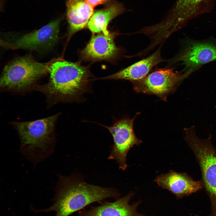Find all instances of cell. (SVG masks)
<instances>
[{"label": "cell", "mask_w": 216, "mask_h": 216, "mask_svg": "<svg viewBox=\"0 0 216 216\" xmlns=\"http://www.w3.org/2000/svg\"><path fill=\"white\" fill-rule=\"evenodd\" d=\"M118 196L113 188L89 184L74 176H60L54 204L42 211H55V216H69L91 203Z\"/></svg>", "instance_id": "6da1fadb"}, {"label": "cell", "mask_w": 216, "mask_h": 216, "mask_svg": "<svg viewBox=\"0 0 216 216\" xmlns=\"http://www.w3.org/2000/svg\"><path fill=\"white\" fill-rule=\"evenodd\" d=\"M49 71V82L37 88L48 95L75 99L86 89L89 74L86 68L78 63L58 60L51 64Z\"/></svg>", "instance_id": "7a4b0ae2"}, {"label": "cell", "mask_w": 216, "mask_h": 216, "mask_svg": "<svg viewBox=\"0 0 216 216\" xmlns=\"http://www.w3.org/2000/svg\"><path fill=\"white\" fill-rule=\"evenodd\" d=\"M57 116L56 115L33 121L13 123L19 135L22 150L29 158L42 159L51 152Z\"/></svg>", "instance_id": "3957f363"}, {"label": "cell", "mask_w": 216, "mask_h": 216, "mask_svg": "<svg viewBox=\"0 0 216 216\" xmlns=\"http://www.w3.org/2000/svg\"><path fill=\"white\" fill-rule=\"evenodd\" d=\"M184 130L185 140L200 167L201 180L211 202L212 216H216V148L212 143L211 136L200 139L194 126L185 128Z\"/></svg>", "instance_id": "277c9868"}, {"label": "cell", "mask_w": 216, "mask_h": 216, "mask_svg": "<svg viewBox=\"0 0 216 216\" xmlns=\"http://www.w3.org/2000/svg\"><path fill=\"white\" fill-rule=\"evenodd\" d=\"M50 65L37 62L29 56L18 58L4 67L0 87L10 89H26L49 71Z\"/></svg>", "instance_id": "5b68a950"}, {"label": "cell", "mask_w": 216, "mask_h": 216, "mask_svg": "<svg viewBox=\"0 0 216 216\" xmlns=\"http://www.w3.org/2000/svg\"><path fill=\"white\" fill-rule=\"evenodd\" d=\"M189 74L173 68L155 69L142 79L132 82L137 92L155 95L164 100L178 83Z\"/></svg>", "instance_id": "8992f818"}, {"label": "cell", "mask_w": 216, "mask_h": 216, "mask_svg": "<svg viewBox=\"0 0 216 216\" xmlns=\"http://www.w3.org/2000/svg\"><path fill=\"white\" fill-rule=\"evenodd\" d=\"M135 118V117L120 120L110 126L102 125L109 131L114 142L108 159L116 160L119 168L123 170L127 167L126 157L128 152L134 145H138L142 142L141 140L136 137L134 132Z\"/></svg>", "instance_id": "52a82bcc"}, {"label": "cell", "mask_w": 216, "mask_h": 216, "mask_svg": "<svg viewBox=\"0 0 216 216\" xmlns=\"http://www.w3.org/2000/svg\"><path fill=\"white\" fill-rule=\"evenodd\" d=\"M182 51L173 59L181 62L191 74L203 64L216 60V41L187 40Z\"/></svg>", "instance_id": "ba28073f"}, {"label": "cell", "mask_w": 216, "mask_h": 216, "mask_svg": "<svg viewBox=\"0 0 216 216\" xmlns=\"http://www.w3.org/2000/svg\"><path fill=\"white\" fill-rule=\"evenodd\" d=\"M61 19L55 20L12 44V48L37 50L50 47L58 40Z\"/></svg>", "instance_id": "9c48e42d"}, {"label": "cell", "mask_w": 216, "mask_h": 216, "mask_svg": "<svg viewBox=\"0 0 216 216\" xmlns=\"http://www.w3.org/2000/svg\"><path fill=\"white\" fill-rule=\"evenodd\" d=\"M157 184L178 197L188 196L203 188L201 180L196 181L185 172L171 171L158 176L154 180Z\"/></svg>", "instance_id": "30bf717a"}, {"label": "cell", "mask_w": 216, "mask_h": 216, "mask_svg": "<svg viewBox=\"0 0 216 216\" xmlns=\"http://www.w3.org/2000/svg\"><path fill=\"white\" fill-rule=\"evenodd\" d=\"M210 0H178L170 15L163 22L171 33L180 29L190 19L199 14Z\"/></svg>", "instance_id": "8fae6325"}, {"label": "cell", "mask_w": 216, "mask_h": 216, "mask_svg": "<svg viewBox=\"0 0 216 216\" xmlns=\"http://www.w3.org/2000/svg\"><path fill=\"white\" fill-rule=\"evenodd\" d=\"M114 35L102 33L93 36L81 52L84 60L95 61L110 60L116 57L119 50L115 45Z\"/></svg>", "instance_id": "7c38bea8"}, {"label": "cell", "mask_w": 216, "mask_h": 216, "mask_svg": "<svg viewBox=\"0 0 216 216\" xmlns=\"http://www.w3.org/2000/svg\"><path fill=\"white\" fill-rule=\"evenodd\" d=\"M162 61L160 50H158L146 58L102 79L125 80L132 82L138 81L146 77L154 67Z\"/></svg>", "instance_id": "4fadbf2b"}, {"label": "cell", "mask_w": 216, "mask_h": 216, "mask_svg": "<svg viewBox=\"0 0 216 216\" xmlns=\"http://www.w3.org/2000/svg\"><path fill=\"white\" fill-rule=\"evenodd\" d=\"M67 17L70 33L83 28L93 14V8L86 0H68Z\"/></svg>", "instance_id": "5bb4252c"}, {"label": "cell", "mask_w": 216, "mask_h": 216, "mask_svg": "<svg viewBox=\"0 0 216 216\" xmlns=\"http://www.w3.org/2000/svg\"><path fill=\"white\" fill-rule=\"evenodd\" d=\"M132 195L131 193L114 202L83 210L79 213V216H134L133 209L129 204Z\"/></svg>", "instance_id": "9a60e30c"}, {"label": "cell", "mask_w": 216, "mask_h": 216, "mask_svg": "<svg viewBox=\"0 0 216 216\" xmlns=\"http://www.w3.org/2000/svg\"><path fill=\"white\" fill-rule=\"evenodd\" d=\"M123 8L120 4L114 3L94 13L87 24L88 29L93 33H102L108 35L107 30L110 21L122 13Z\"/></svg>", "instance_id": "2e32d148"}, {"label": "cell", "mask_w": 216, "mask_h": 216, "mask_svg": "<svg viewBox=\"0 0 216 216\" xmlns=\"http://www.w3.org/2000/svg\"><path fill=\"white\" fill-rule=\"evenodd\" d=\"M108 0H86V2L93 8L98 5L103 4Z\"/></svg>", "instance_id": "e0dca14e"}]
</instances>
